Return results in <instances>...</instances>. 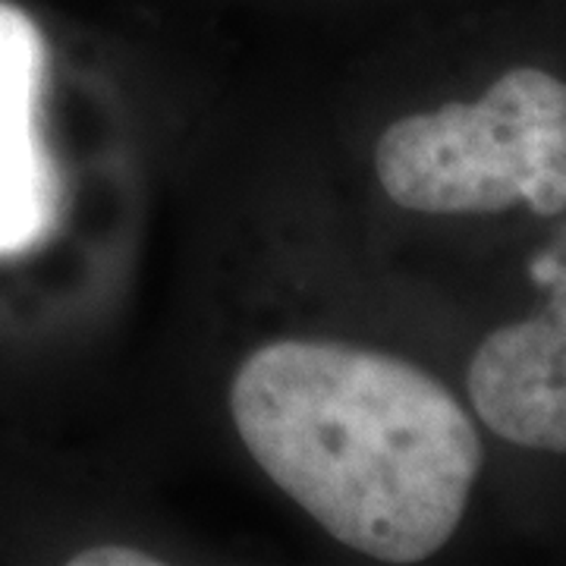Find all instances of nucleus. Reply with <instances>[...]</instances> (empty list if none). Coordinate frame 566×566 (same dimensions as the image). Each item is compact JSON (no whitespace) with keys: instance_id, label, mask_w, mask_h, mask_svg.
<instances>
[{"instance_id":"nucleus-6","label":"nucleus","mask_w":566,"mask_h":566,"mask_svg":"<svg viewBox=\"0 0 566 566\" xmlns=\"http://www.w3.org/2000/svg\"><path fill=\"white\" fill-rule=\"evenodd\" d=\"M73 566H155L161 564V557L145 554L139 547L129 545H102V547H85L76 557H70Z\"/></svg>"},{"instance_id":"nucleus-2","label":"nucleus","mask_w":566,"mask_h":566,"mask_svg":"<svg viewBox=\"0 0 566 566\" xmlns=\"http://www.w3.org/2000/svg\"><path fill=\"white\" fill-rule=\"evenodd\" d=\"M375 170L390 202L422 214H497L526 205L566 211V82L538 66L506 70L475 102L390 123Z\"/></svg>"},{"instance_id":"nucleus-4","label":"nucleus","mask_w":566,"mask_h":566,"mask_svg":"<svg viewBox=\"0 0 566 566\" xmlns=\"http://www.w3.org/2000/svg\"><path fill=\"white\" fill-rule=\"evenodd\" d=\"M57 182L35 120H0V255L32 245L54 221Z\"/></svg>"},{"instance_id":"nucleus-3","label":"nucleus","mask_w":566,"mask_h":566,"mask_svg":"<svg viewBox=\"0 0 566 566\" xmlns=\"http://www.w3.org/2000/svg\"><path fill=\"white\" fill-rule=\"evenodd\" d=\"M545 305L491 331L475 349L465 387L472 409L510 444L566 453V221L535 259Z\"/></svg>"},{"instance_id":"nucleus-1","label":"nucleus","mask_w":566,"mask_h":566,"mask_svg":"<svg viewBox=\"0 0 566 566\" xmlns=\"http://www.w3.org/2000/svg\"><path fill=\"white\" fill-rule=\"evenodd\" d=\"M240 441L340 545L422 564L465 516L485 447L453 390L340 340L259 346L230 385Z\"/></svg>"},{"instance_id":"nucleus-5","label":"nucleus","mask_w":566,"mask_h":566,"mask_svg":"<svg viewBox=\"0 0 566 566\" xmlns=\"http://www.w3.org/2000/svg\"><path fill=\"white\" fill-rule=\"evenodd\" d=\"M48 44L22 7L0 0V120H35Z\"/></svg>"}]
</instances>
